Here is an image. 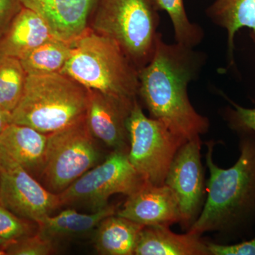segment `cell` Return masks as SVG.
Instances as JSON below:
<instances>
[{
    "mask_svg": "<svg viewBox=\"0 0 255 255\" xmlns=\"http://www.w3.org/2000/svg\"><path fill=\"white\" fill-rule=\"evenodd\" d=\"M226 98L231 105L226 111V120L231 128L238 133L251 131L255 134V108H245Z\"/></svg>",
    "mask_w": 255,
    "mask_h": 255,
    "instance_id": "d4e9b609",
    "label": "cell"
},
{
    "mask_svg": "<svg viewBox=\"0 0 255 255\" xmlns=\"http://www.w3.org/2000/svg\"><path fill=\"white\" fill-rule=\"evenodd\" d=\"M145 179L132 167L128 152L111 151L106 158L58 194L61 206H80L96 212L107 207L111 196H128Z\"/></svg>",
    "mask_w": 255,
    "mask_h": 255,
    "instance_id": "52a82bcc",
    "label": "cell"
},
{
    "mask_svg": "<svg viewBox=\"0 0 255 255\" xmlns=\"http://www.w3.org/2000/svg\"><path fill=\"white\" fill-rule=\"evenodd\" d=\"M33 222L21 219L0 204V237L12 241L33 233Z\"/></svg>",
    "mask_w": 255,
    "mask_h": 255,
    "instance_id": "cb8c5ba5",
    "label": "cell"
},
{
    "mask_svg": "<svg viewBox=\"0 0 255 255\" xmlns=\"http://www.w3.org/2000/svg\"><path fill=\"white\" fill-rule=\"evenodd\" d=\"M48 136L33 128L11 123L0 133V148L39 179L44 167Z\"/></svg>",
    "mask_w": 255,
    "mask_h": 255,
    "instance_id": "9a60e30c",
    "label": "cell"
},
{
    "mask_svg": "<svg viewBox=\"0 0 255 255\" xmlns=\"http://www.w3.org/2000/svg\"><path fill=\"white\" fill-rule=\"evenodd\" d=\"M159 11L169 15L173 26L176 43L189 48H195L204 38L203 28L192 23L188 17L184 0H153Z\"/></svg>",
    "mask_w": 255,
    "mask_h": 255,
    "instance_id": "7402d4cb",
    "label": "cell"
},
{
    "mask_svg": "<svg viewBox=\"0 0 255 255\" xmlns=\"http://www.w3.org/2000/svg\"><path fill=\"white\" fill-rule=\"evenodd\" d=\"M128 159L145 182L162 185L177 151L186 141L155 119L147 117L138 101L127 122Z\"/></svg>",
    "mask_w": 255,
    "mask_h": 255,
    "instance_id": "ba28073f",
    "label": "cell"
},
{
    "mask_svg": "<svg viewBox=\"0 0 255 255\" xmlns=\"http://www.w3.org/2000/svg\"><path fill=\"white\" fill-rule=\"evenodd\" d=\"M11 123V113L0 110V133Z\"/></svg>",
    "mask_w": 255,
    "mask_h": 255,
    "instance_id": "83f0119b",
    "label": "cell"
},
{
    "mask_svg": "<svg viewBox=\"0 0 255 255\" xmlns=\"http://www.w3.org/2000/svg\"><path fill=\"white\" fill-rule=\"evenodd\" d=\"M73 43L55 38L20 59L27 75L62 73L71 54Z\"/></svg>",
    "mask_w": 255,
    "mask_h": 255,
    "instance_id": "ffe728a7",
    "label": "cell"
},
{
    "mask_svg": "<svg viewBox=\"0 0 255 255\" xmlns=\"http://www.w3.org/2000/svg\"><path fill=\"white\" fill-rule=\"evenodd\" d=\"M21 4L41 14L56 38L73 43L86 31L98 0H21Z\"/></svg>",
    "mask_w": 255,
    "mask_h": 255,
    "instance_id": "4fadbf2b",
    "label": "cell"
},
{
    "mask_svg": "<svg viewBox=\"0 0 255 255\" xmlns=\"http://www.w3.org/2000/svg\"><path fill=\"white\" fill-rule=\"evenodd\" d=\"M209 255H255V236L250 241L234 245H221L206 241Z\"/></svg>",
    "mask_w": 255,
    "mask_h": 255,
    "instance_id": "484cf974",
    "label": "cell"
},
{
    "mask_svg": "<svg viewBox=\"0 0 255 255\" xmlns=\"http://www.w3.org/2000/svg\"><path fill=\"white\" fill-rule=\"evenodd\" d=\"M55 247V243L37 232L10 242L5 252L11 255H48L54 253Z\"/></svg>",
    "mask_w": 255,
    "mask_h": 255,
    "instance_id": "603a6c76",
    "label": "cell"
},
{
    "mask_svg": "<svg viewBox=\"0 0 255 255\" xmlns=\"http://www.w3.org/2000/svg\"><path fill=\"white\" fill-rule=\"evenodd\" d=\"M62 73L89 90L118 98L136 100L139 70L117 42L86 30L72 44Z\"/></svg>",
    "mask_w": 255,
    "mask_h": 255,
    "instance_id": "3957f363",
    "label": "cell"
},
{
    "mask_svg": "<svg viewBox=\"0 0 255 255\" xmlns=\"http://www.w3.org/2000/svg\"><path fill=\"white\" fill-rule=\"evenodd\" d=\"M95 31L118 43L137 70L150 63L160 33L153 0H98Z\"/></svg>",
    "mask_w": 255,
    "mask_h": 255,
    "instance_id": "5b68a950",
    "label": "cell"
},
{
    "mask_svg": "<svg viewBox=\"0 0 255 255\" xmlns=\"http://www.w3.org/2000/svg\"><path fill=\"white\" fill-rule=\"evenodd\" d=\"M117 211V206L113 204L90 214H82L73 208H69L56 216H47L37 223V232L56 244L61 240L93 232L102 220L115 214Z\"/></svg>",
    "mask_w": 255,
    "mask_h": 255,
    "instance_id": "e0dca14e",
    "label": "cell"
},
{
    "mask_svg": "<svg viewBox=\"0 0 255 255\" xmlns=\"http://www.w3.org/2000/svg\"><path fill=\"white\" fill-rule=\"evenodd\" d=\"M200 137L181 146L171 164L164 184L177 196L180 223L189 230L199 217L204 204V177L201 159Z\"/></svg>",
    "mask_w": 255,
    "mask_h": 255,
    "instance_id": "30bf717a",
    "label": "cell"
},
{
    "mask_svg": "<svg viewBox=\"0 0 255 255\" xmlns=\"http://www.w3.org/2000/svg\"><path fill=\"white\" fill-rule=\"evenodd\" d=\"M87 127L85 117L48 134L42 184L59 194L106 158Z\"/></svg>",
    "mask_w": 255,
    "mask_h": 255,
    "instance_id": "8992f818",
    "label": "cell"
},
{
    "mask_svg": "<svg viewBox=\"0 0 255 255\" xmlns=\"http://www.w3.org/2000/svg\"><path fill=\"white\" fill-rule=\"evenodd\" d=\"M0 204L18 217L36 224L60 207L58 194L48 191L1 148Z\"/></svg>",
    "mask_w": 255,
    "mask_h": 255,
    "instance_id": "9c48e42d",
    "label": "cell"
},
{
    "mask_svg": "<svg viewBox=\"0 0 255 255\" xmlns=\"http://www.w3.org/2000/svg\"><path fill=\"white\" fill-rule=\"evenodd\" d=\"M135 255H209L206 241L191 232L177 234L168 226H145L137 238Z\"/></svg>",
    "mask_w": 255,
    "mask_h": 255,
    "instance_id": "2e32d148",
    "label": "cell"
},
{
    "mask_svg": "<svg viewBox=\"0 0 255 255\" xmlns=\"http://www.w3.org/2000/svg\"><path fill=\"white\" fill-rule=\"evenodd\" d=\"M10 242L11 241H6V240L4 239V238L0 237V248L4 249L5 251V248L8 246Z\"/></svg>",
    "mask_w": 255,
    "mask_h": 255,
    "instance_id": "f1b7e54d",
    "label": "cell"
},
{
    "mask_svg": "<svg viewBox=\"0 0 255 255\" xmlns=\"http://www.w3.org/2000/svg\"><path fill=\"white\" fill-rule=\"evenodd\" d=\"M22 6L21 0H0V37L9 28L13 18Z\"/></svg>",
    "mask_w": 255,
    "mask_h": 255,
    "instance_id": "4316f807",
    "label": "cell"
},
{
    "mask_svg": "<svg viewBox=\"0 0 255 255\" xmlns=\"http://www.w3.org/2000/svg\"><path fill=\"white\" fill-rule=\"evenodd\" d=\"M58 38L41 14L22 6L0 37V55L21 59L46 42Z\"/></svg>",
    "mask_w": 255,
    "mask_h": 255,
    "instance_id": "5bb4252c",
    "label": "cell"
},
{
    "mask_svg": "<svg viewBox=\"0 0 255 255\" xmlns=\"http://www.w3.org/2000/svg\"><path fill=\"white\" fill-rule=\"evenodd\" d=\"M240 155L228 169L214 162L213 140L206 142V164L210 177L208 195L199 217L188 230L201 236L204 233H236L255 220V134L238 132Z\"/></svg>",
    "mask_w": 255,
    "mask_h": 255,
    "instance_id": "7a4b0ae2",
    "label": "cell"
},
{
    "mask_svg": "<svg viewBox=\"0 0 255 255\" xmlns=\"http://www.w3.org/2000/svg\"><path fill=\"white\" fill-rule=\"evenodd\" d=\"M88 100L89 90L65 74L27 75L11 123L48 135L85 118Z\"/></svg>",
    "mask_w": 255,
    "mask_h": 255,
    "instance_id": "277c9868",
    "label": "cell"
},
{
    "mask_svg": "<svg viewBox=\"0 0 255 255\" xmlns=\"http://www.w3.org/2000/svg\"><path fill=\"white\" fill-rule=\"evenodd\" d=\"M137 100H124L89 90L85 120L92 135L112 151L128 152L127 122Z\"/></svg>",
    "mask_w": 255,
    "mask_h": 255,
    "instance_id": "8fae6325",
    "label": "cell"
},
{
    "mask_svg": "<svg viewBox=\"0 0 255 255\" xmlns=\"http://www.w3.org/2000/svg\"><path fill=\"white\" fill-rule=\"evenodd\" d=\"M117 214L143 226H170L180 221L179 201L174 191L166 184L147 182L128 196Z\"/></svg>",
    "mask_w": 255,
    "mask_h": 255,
    "instance_id": "7c38bea8",
    "label": "cell"
},
{
    "mask_svg": "<svg viewBox=\"0 0 255 255\" xmlns=\"http://www.w3.org/2000/svg\"><path fill=\"white\" fill-rule=\"evenodd\" d=\"M144 227L117 213L110 215L93 231L94 248L102 255H134L137 238Z\"/></svg>",
    "mask_w": 255,
    "mask_h": 255,
    "instance_id": "d6986e66",
    "label": "cell"
},
{
    "mask_svg": "<svg viewBox=\"0 0 255 255\" xmlns=\"http://www.w3.org/2000/svg\"><path fill=\"white\" fill-rule=\"evenodd\" d=\"M206 13L213 23L227 32L228 61L233 66L236 33L249 28L255 43V0H214Z\"/></svg>",
    "mask_w": 255,
    "mask_h": 255,
    "instance_id": "ac0fdd59",
    "label": "cell"
},
{
    "mask_svg": "<svg viewBox=\"0 0 255 255\" xmlns=\"http://www.w3.org/2000/svg\"><path fill=\"white\" fill-rule=\"evenodd\" d=\"M204 52L157 39L150 63L139 70L138 96L150 117L162 122L184 141L208 132L209 119L196 112L188 94L190 82L197 80L205 65Z\"/></svg>",
    "mask_w": 255,
    "mask_h": 255,
    "instance_id": "6da1fadb",
    "label": "cell"
},
{
    "mask_svg": "<svg viewBox=\"0 0 255 255\" xmlns=\"http://www.w3.org/2000/svg\"><path fill=\"white\" fill-rule=\"evenodd\" d=\"M26 78L19 59L0 55V110L11 114L22 97Z\"/></svg>",
    "mask_w": 255,
    "mask_h": 255,
    "instance_id": "44dd1931",
    "label": "cell"
}]
</instances>
